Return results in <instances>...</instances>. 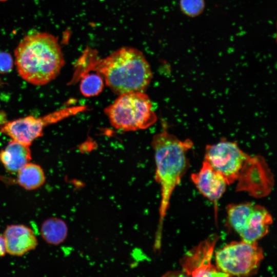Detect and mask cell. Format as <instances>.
Listing matches in <instances>:
<instances>
[{
    "label": "cell",
    "mask_w": 277,
    "mask_h": 277,
    "mask_svg": "<svg viewBox=\"0 0 277 277\" xmlns=\"http://www.w3.org/2000/svg\"><path fill=\"white\" fill-rule=\"evenodd\" d=\"M76 64L73 81H77L88 71H95L118 95L145 92L152 78L150 66L144 54L133 47L120 48L105 58H100L96 51L88 48Z\"/></svg>",
    "instance_id": "1"
},
{
    "label": "cell",
    "mask_w": 277,
    "mask_h": 277,
    "mask_svg": "<svg viewBox=\"0 0 277 277\" xmlns=\"http://www.w3.org/2000/svg\"><path fill=\"white\" fill-rule=\"evenodd\" d=\"M19 75L36 86L47 84L60 74L65 60L57 38L47 32L25 36L15 49Z\"/></svg>",
    "instance_id": "2"
},
{
    "label": "cell",
    "mask_w": 277,
    "mask_h": 277,
    "mask_svg": "<svg viewBox=\"0 0 277 277\" xmlns=\"http://www.w3.org/2000/svg\"><path fill=\"white\" fill-rule=\"evenodd\" d=\"M190 139L182 141L166 129L155 134L152 140L155 162V180L160 185L161 201L156 235L161 236L164 218L175 187L188 166L187 154L193 147Z\"/></svg>",
    "instance_id": "3"
},
{
    "label": "cell",
    "mask_w": 277,
    "mask_h": 277,
    "mask_svg": "<svg viewBox=\"0 0 277 277\" xmlns=\"http://www.w3.org/2000/svg\"><path fill=\"white\" fill-rule=\"evenodd\" d=\"M104 113L114 128L124 131L146 129L157 121L151 101L144 92L118 95L105 108Z\"/></svg>",
    "instance_id": "4"
},
{
    "label": "cell",
    "mask_w": 277,
    "mask_h": 277,
    "mask_svg": "<svg viewBox=\"0 0 277 277\" xmlns=\"http://www.w3.org/2000/svg\"><path fill=\"white\" fill-rule=\"evenodd\" d=\"M264 259L257 242H232L215 253L216 268L228 276H248L255 273Z\"/></svg>",
    "instance_id": "5"
},
{
    "label": "cell",
    "mask_w": 277,
    "mask_h": 277,
    "mask_svg": "<svg viewBox=\"0 0 277 277\" xmlns=\"http://www.w3.org/2000/svg\"><path fill=\"white\" fill-rule=\"evenodd\" d=\"M229 223L242 240L254 243L266 235L273 222L263 206L252 203L231 204L226 208Z\"/></svg>",
    "instance_id": "6"
},
{
    "label": "cell",
    "mask_w": 277,
    "mask_h": 277,
    "mask_svg": "<svg viewBox=\"0 0 277 277\" xmlns=\"http://www.w3.org/2000/svg\"><path fill=\"white\" fill-rule=\"evenodd\" d=\"M249 157L236 143L223 140L206 146L204 160L230 185L237 182Z\"/></svg>",
    "instance_id": "7"
},
{
    "label": "cell",
    "mask_w": 277,
    "mask_h": 277,
    "mask_svg": "<svg viewBox=\"0 0 277 277\" xmlns=\"http://www.w3.org/2000/svg\"><path fill=\"white\" fill-rule=\"evenodd\" d=\"M75 111V108H66L41 117L29 115L18 118L4 123L0 127V131L12 140L30 146L34 140L43 135L47 126L72 114Z\"/></svg>",
    "instance_id": "8"
},
{
    "label": "cell",
    "mask_w": 277,
    "mask_h": 277,
    "mask_svg": "<svg viewBox=\"0 0 277 277\" xmlns=\"http://www.w3.org/2000/svg\"><path fill=\"white\" fill-rule=\"evenodd\" d=\"M218 239L216 234L211 235L189 250L180 261L183 272L191 276H228L211 263Z\"/></svg>",
    "instance_id": "9"
},
{
    "label": "cell",
    "mask_w": 277,
    "mask_h": 277,
    "mask_svg": "<svg viewBox=\"0 0 277 277\" xmlns=\"http://www.w3.org/2000/svg\"><path fill=\"white\" fill-rule=\"evenodd\" d=\"M191 177L199 191L214 204L223 195L227 185L223 176L205 160L200 171L192 174Z\"/></svg>",
    "instance_id": "10"
},
{
    "label": "cell",
    "mask_w": 277,
    "mask_h": 277,
    "mask_svg": "<svg viewBox=\"0 0 277 277\" xmlns=\"http://www.w3.org/2000/svg\"><path fill=\"white\" fill-rule=\"evenodd\" d=\"M6 253L20 256L36 248L38 242L33 230L23 224H12L7 226L3 234Z\"/></svg>",
    "instance_id": "11"
},
{
    "label": "cell",
    "mask_w": 277,
    "mask_h": 277,
    "mask_svg": "<svg viewBox=\"0 0 277 277\" xmlns=\"http://www.w3.org/2000/svg\"><path fill=\"white\" fill-rule=\"evenodd\" d=\"M32 159L30 146L11 140L0 151V162L10 173L17 172Z\"/></svg>",
    "instance_id": "12"
},
{
    "label": "cell",
    "mask_w": 277,
    "mask_h": 277,
    "mask_svg": "<svg viewBox=\"0 0 277 277\" xmlns=\"http://www.w3.org/2000/svg\"><path fill=\"white\" fill-rule=\"evenodd\" d=\"M18 184L27 190H34L42 187L46 181L45 172L38 164L29 162L17 172Z\"/></svg>",
    "instance_id": "13"
},
{
    "label": "cell",
    "mask_w": 277,
    "mask_h": 277,
    "mask_svg": "<svg viewBox=\"0 0 277 277\" xmlns=\"http://www.w3.org/2000/svg\"><path fill=\"white\" fill-rule=\"evenodd\" d=\"M40 231L42 239L47 244L58 245L66 240L68 235V227L63 220L53 217L43 222Z\"/></svg>",
    "instance_id": "14"
},
{
    "label": "cell",
    "mask_w": 277,
    "mask_h": 277,
    "mask_svg": "<svg viewBox=\"0 0 277 277\" xmlns=\"http://www.w3.org/2000/svg\"><path fill=\"white\" fill-rule=\"evenodd\" d=\"M80 78V89L81 93L85 97H92L98 95L104 87V80L97 72L83 74Z\"/></svg>",
    "instance_id": "15"
},
{
    "label": "cell",
    "mask_w": 277,
    "mask_h": 277,
    "mask_svg": "<svg viewBox=\"0 0 277 277\" xmlns=\"http://www.w3.org/2000/svg\"><path fill=\"white\" fill-rule=\"evenodd\" d=\"M180 8L184 14L189 17H195L204 10V0H180Z\"/></svg>",
    "instance_id": "16"
},
{
    "label": "cell",
    "mask_w": 277,
    "mask_h": 277,
    "mask_svg": "<svg viewBox=\"0 0 277 277\" xmlns=\"http://www.w3.org/2000/svg\"><path fill=\"white\" fill-rule=\"evenodd\" d=\"M13 65V59L8 53L0 52V73L10 72Z\"/></svg>",
    "instance_id": "17"
},
{
    "label": "cell",
    "mask_w": 277,
    "mask_h": 277,
    "mask_svg": "<svg viewBox=\"0 0 277 277\" xmlns=\"http://www.w3.org/2000/svg\"><path fill=\"white\" fill-rule=\"evenodd\" d=\"M6 253L5 240L3 234L0 233V258L4 256Z\"/></svg>",
    "instance_id": "18"
},
{
    "label": "cell",
    "mask_w": 277,
    "mask_h": 277,
    "mask_svg": "<svg viewBox=\"0 0 277 277\" xmlns=\"http://www.w3.org/2000/svg\"><path fill=\"white\" fill-rule=\"evenodd\" d=\"M6 0H0V2H3V1H5Z\"/></svg>",
    "instance_id": "19"
}]
</instances>
